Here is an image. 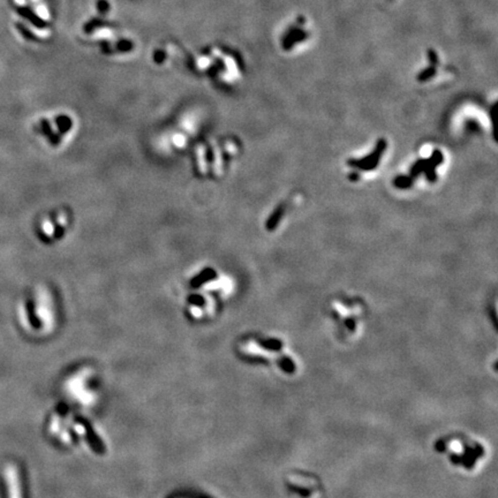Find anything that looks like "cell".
Segmentation results:
<instances>
[{
    "label": "cell",
    "instance_id": "obj_1",
    "mask_svg": "<svg viewBox=\"0 0 498 498\" xmlns=\"http://www.w3.org/2000/svg\"><path fill=\"white\" fill-rule=\"evenodd\" d=\"M434 450L452 468L466 474L477 472L488 458L487 446L465 432H450L436 439Z\"/></svg>",
    "mask_w": 498,
    "mask_h": 498
},
{
    "label": "cell",
    "instance_id": "obj_2",
    "mask_svg": "<svg viewBox=\"0 0 498 498\" xmlns=\"http://www.w3.org/2000/svg\"><path fill=\"white\" fill-rule=\"evenodd\" d=\"M239 350L246 357L270 366L281 376L294 377L299 373L297 359L280 338H251L242 341Z\"/></svg>",
    "mask_w": 498,
    "mask_h": 498
},
{
    "label": "cell",
    "instance_id": "obj_3",
    "mask_svg": "<svg viewBox=\"0 0 498 498\" xmlns=\"http://www.w3.org/2000/svg\"><path fill=\"white\" fill-rule=\"evenodd\" d=\"M329 315L341 342L352 344L361 337L367 318V308L361 301L334 299L329 305Z\"/></svg>",
    "mask_w": 498,
    "mask_h": 498
},
{
    "label": "cell",
    "instance_id": "obj_4",
    "mask_svg": "<svg viewBox=\"0 0 498 498\" xmlns=\"http://www.w3.org/2000/svg\"><path fill=\"white\" fill-rule=\"evenodd\" d=\"M285 488L289 495L296 498H323L325 487L316 474L300 469H293L285 475Z\"/></svg>",
    "mask_w": 498,
    "mask_h": 498
},
{
    "label": "cell",
    "instance_id": "obj_5",
    "mask_svg": "<svg viewBox=\"0 0 498 498\" xmlns=\"http://www.w3.org/2000/svg\"><path fill=\"white\" fill-rule=\"evenodd\" d=\"M85 377H87V375H85L84 371H82V373H80V374L75 375V376L71 377L72 379H69L68 383H67L69 391H71V393L73 395H74L73 398H76L77 400H79V402H81L82 404L91 403V400H92V397H90L91 393L89 392L87 389H85V385L82 387V383H83Z\"/></svg>",
    "mask_w": 498,
    "mask_h": 498
},
{
    "label": "cell",
    "instance_id": "obj_6",
    "mask_svg": "<svg viewBox=\"0 0 498 498\" xmlns=\"http://www.w3.org/2000/svg\"><path fill=\"white\" fill-rule=\"evenodd\" d=\"M5 481L8 491V498H22L20 475L14 465H7L5 468Z\"/></svg>",
    "mask_w": 498,
    "mask_h": 498
},
{
    "label": "cell",
    "instance_id": "obj_7",
    "mask_svg": "<svg viewBox=\"0 0 498 498\" xmlns=\"http://www.w3.org/2000/svg\"><path fill=\"white\" fill-rule=\"evenodd\" d=\"M217 277V273L211 268L204 269L203 271H201L198 275L195 277V278L190 281L191 287H200L202 284H206L208 281H210L212 279H215Z\"/></svg>",
    "mask_w": 498,
    "mask_h": 498
},
{
    "label": "cell",
    "instance_id": "obj_8",
    "mask_svg": "<svg viewBox=\"0 0 498 498\" xmlns=\"http://www.w3.org/2000/svg\"><path fill=\"white\" fill-rule=\"evenodd\" d=\"M40 128H42L43 133L45 134L46 137L48 138V141H50L52 144L57 145V144L60 143L59 135L55 132V130L52 129L50 122H48L47 120H45V119L40 120Z\"/></svg>",
    "mask_w": 498,
    "mask_h": 498
},
{
    "label": "cell",
    "instance_id": "obj_9",
    "mask_svg": "<svg viewBox=\"0 0 498 498\" xmlns=\"http://www.w3.org/2000/svg\"><path fill=\"white\" fill-rule=\"evenodd\" d=\"M55 121H56L57 127H58L59 132L61 134H66L67 132H69V129H71L72 126H73V122L71 120V118L67 117V116L57 117Z\"/></svg>",
    "mask_w": 498,
    "mask_h": 498
}]
</instances>
